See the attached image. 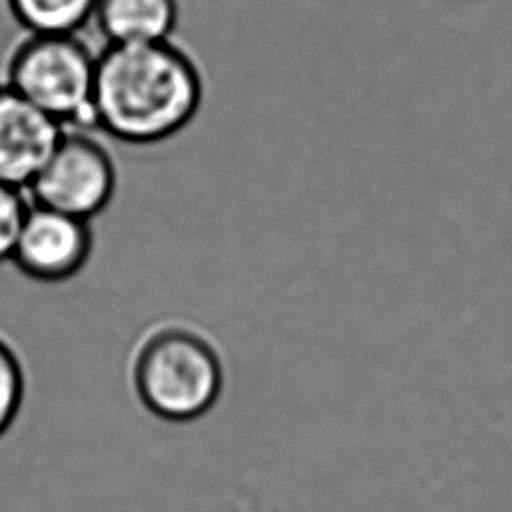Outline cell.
I'll return each mask as SVG.
<instances>
[{
  "instance_id": "cell-1",
  "label": "cell",
  "mask_w": 512,
  "mask_h": 512,
  "mask_svg": "<svg viewBox=\"0 0 512 512\" xmlns=\"http://www.w3.org/2000/svg\"><path fill=\"white\" fill-rule=\"evenodd\" d=\"M204 84L194 58L172 38L108 44L96 56L94 124L126 144H156L198 114Z\"/></svg>"
},
{
  "instance_id": "cell-2",
  "label": "cell",
  "mask_w": 512,
  "mask_h": 512,
  "mask_svg": "<svg viewBox=\"0 0 512 512\" xmlns=\"http://www.w3.org/2000/svg\"><path fill=\"white\" fill-rule=\"evenodd\" d=\"M132 386L152 416L172 424L194 422L210 412L222 394L220 350L202 328L164 318L136 344Z\"/></svg>"
},
{
  "instance_id": "cell-3",
  "label": "cell",
  "mask_w": 512,
  "mask_h": 512,
  "mask_svg": "<svg viewBox=\"0 0 512 512\" xmlns=\"http://www.w3.org/2000/svg\"><path fill=\"white\" fill-rule=\"evenodd\" d=\"M96 56L76 34H30L12 54L8 84L56 122L94 124Z\"/></svg>"
},
{
  "instance_id": "cell-4",
  "label": "cell",
  "mask_w": 512,
  "mask_h": 512,
  "mask_svg": "<svg viewBox=\"0 0 512 512\" xmlns=\"http://www.w3.org/2000/svg\"><path fill=\"white\" fill-rule=\"evenodd\" d=\"M30 186L38 204L88 220L108 206L116 170L110 154L94 138L64 134Z\"/></svg>"
},
{
  "instance_id": "cell-5",
  "label": "cell",
  "mask_w": 512,
  "mask_h": 512,
  "mask_svg": "<svg viewBox=\"0 0 512 512\" xmlns=\"http://www.w3.org/2000/svg\"><path fill=\"white\" fill-rule=\"evenodd\" d=\"M90 246L86 220L38 204L28 208L12 258L24 274L56 282L84 266Z\"/></svg>"
},
{
  "instance_id": "cell-6",
  "label": "cell",
  "mask_w": 512,
  "mask_h": 512,
  "mask_svg": "<svg viewBox=\"0 0 512 512\" xmlns=\"http://www.w3.org/2000/svg\"><path fill=\"white\" fill-rule=\"evenodd\" d=\"M62 136L60 122L0 84V184H32Z\"/></svg>"
},
{
  "instance_id": "cell-7",
  "label": "cell",
  "mask_w": 512,
  "mask_h": 512,
  "mask_svg": "<svg viewBox=\"0 0 512 512\" xmlns=\"http://www.w3.org/2000/svg\"><path fill=\"white\" fill-rule=\"evenodd\" d=\"M178 0H98L94 20L108 44H146L172 38Z\"/></svg>"
},
{
  "instance_id": "cell-8",
  "label": "cell",
  "mask_w": 512,
  "mask_h": 512,
  "mask_svg": "<svg viewBox=\"0 0 512 512\" xmlns=\"http://www.w3.org/2000/svg\"><path fill=\"white\" fill-rule=\"evenodd\" d=\"M98 0H8L10 12L30 34H76L94 18Z\"/></svg>"
},
{
  "instance_id": "cell-9",
  "label": "cell",
  "mask_w": 512,
  "mask_h": 512,
  "mask_svg": "<svg viewBox=\"0 0 512 512\" xmlns=\"http://www.w3.org/2000/svg\"><path fill=\"white\" fill-rule=\"evenodd\" d=\"M28 206L18 188L0 184V262L12 258Z\"/></svg>"
},
{
  "instance_id": "cell-10",
  "label": "cell",
  "mask_w": 512,
  "mask_h": 512,
  "mask_svg": "<svg viewBox=\"0 0 512 512\" xmlns=\"http://www.w3.org/2000/svg\"><path fill=\"white\" fill-rule=\"evenodd\" d=\"M22 370L12 350L0 340V434L14 420L22 400Z\"/></svg>"
}]
</instances>
